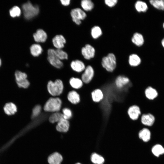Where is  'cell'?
Returning <instances> with one entry per match:
<instances>
[{"label":"cell","mask_w":164,"mask_h":164,"mask_svg":"<svg viewBox=\"0 0 164 164\" xmlns=\"http://www.w3.org/2000/svg\"><path fill=\"white\" fill-rule=\"evenodd\" d=\"M102 67L107 71L111 73L116 69L117 66L116 57L113 53H110L103 57L101 61Z\"/></svg>","instance_id":"obj_1"},{"label":"cell","mask_w":164,"mask_h":164,"mask_svg":"<svg viewBox=\"0 0 164 164\" xmlns=\"http://www.w3.org/2000/svg\"><path fill=\"white\" fill-rule=\"evenodd\" d=\"M22 8L25 18L27 20L30 19L38 15L39 8L37 5H34L29 2L23 4Z\"/></svg>","instance_id":"obj_2"},{"label":"cell","mask_w":164,"mask_h":164,"mask_svg":"<svg viewBox=\"0 0 164 164\" xmlns=\"http://www.w3.org/2000/svg\"><path fill=\"white\" fill-rule=\"evenodd\" d=\"M47 89L49 94L53 96L60 95L63 90V84L62 81L59 79L54 82L49 81L47 84Z\"/></svg>","instance_id":"obj_3"},{"label":"cell","mask_w":164,"mask_h":164,"mask_svg":"<svg viewBox=\"0 0 164 164\" xmlns=\"http://www.w3.org/2000/svg\"><path fill=\"white\" fill-rule=\"evenodd\" d=\"M62 102L57 97L50 98L46 102L43 107L45 111L53 113L59 112L61 108Z\"/></svg>","instance_id":"obj_4"},{"label":"cell","mask_w":164,"mask_h":164,"mask_svg":"<svg viewBox=\"0 0 164 164\" xmlns=\"http://www.w3.org/2000/svg\"><path fill=\"white\" fill-rule=\"evenodd\" d=\"M47 54V60L52 65L58 69H60L63 67V63L57 56L55 50L48 49Z\"/></svg>","instance_id":"obj_5"},{"label":"cell","mask_w":164,"mask_h":164,"mask_svg":"<svg viewBox=\"0 0 164 164\" xmlns=\"http://www.w3.org/2000/svg\"><path fill=\"white\" fill-rule=\"evenodd\" d=\"M72 20L76 24L79 25L81 22V20L84 19L87 16L85 12L79 8L72 9L70 12Z\"/></svg>","instance_id":"obj_6"},{"label":"cell","mask_w":164,"mask_h":164,"mask_svg":"<svg viewBox=\"0 0 164 164\" xmlns=\"http://www.w3.org/2000/svg\"><path fill=\"white\" fill-rule=\"evenodd\" d=\"M94 75V71L93 67L90 65L86 67L81 75V80L84 84H88L93 80Z\"/></svg>","instance_id":"obj_7"},{"label":"cell","mask_w":164,"mask_h":164,"mask_svg":"<svg viewBox=\"0 0 164 164\" xmlns=\"http://www.w3.org/2000/svg\"><path fill=\"white\" fill-rule=\"evenodd\" d=\"M127 114L129 118L134 121L138 120L142 115L139 107L136 105L130 106L128 110Z\"/></svg>","instance_id":"obj_8"},{"label":"cell","mask_w":164,"mask_h":164,"mask_svg":"<svg viewBox=\"0 0 164 164\" xmlns=\"http://www.w3.org/2000/svg\"><path fill=\"white\" fill-rule=\"evenodd\" d=\"M81 53L84 58L87 60H90L95 56V50L94 48L89 44L85 45L81 49Z\"/></svg>","instance_id":"obj_9"},{"label":"cell","mask_w":164,"mask_h":164,"mask_svg":"<svg viewBox=\"0 0 164 164\" xmlns=\"http://www.w3.org/2000/svg\"><path fill=\"white\" fill-rule=\"evenodd\" d=\"M140 121L144 126L150 127L154 124L155 118L154 115L150 113L143 114L141 116Z\"/></svg>","instance_id":"obj_10"},{"label":"cell","mask_w":164,"mask_h":164,"mask_svg":"<svg viewBox=\"0 0 164 164\" xmlns=\"http://www.w3.org/2000/svg\"><path fill=\"white\" fill-rule=\"evenodd\" d=\"M130 82V80L128 77L124 75H119L115 78L114 84L117 88L121 89L128 84Z\"/></svg>","instance_id":"obj_11"},{"label":"cell","mask_w":164,"mask_h":164,"mask_svg":"<svg viewBox=\"0 0 164 164\" xmlns=\"http://www.w3.org/2000/svg\"><path fill=\"white\" fill-rule=\"evenodd\" d=\"M52 42L54 46L57 49H61L64 47L66 40L62 35H57L53 38Z\"/></svg>","instance_id":"obj_12"},{"label":"cell","mask_w":164,"mask_h":164,"mask_svg":"<svg viewBox=\"0 0 164 164\" xmlns=\"http://www.w3.org/2000/svg\"><path fill=\"white\" fill-rule=\"evenodd\" d=\"M35 41L38 43H43L46 40L47 36L46 32L43 29H39L33 34Z\"/></svg>","instance_id":"obj_13"},{"label":"cell","mask_w":164,"mask_h":164,"mask_svg":"<svg viewBox=\"0 0 164 164\" xmlns=\"http://www.w3.org/2000/svg\"><path fill=\"white\" fill-rule=\"evenodd\" d=\"M70 123L68 120L63 118L57 122L56 129L59 132H66L68 131Z\"/></svg>","instance_id":"obj_14"},{"label":"cell","mask_w":164,"mask_h":164,"mask_svg":"<svg viewBox=\"0 0 164 164\" xmlns=\"http://www.w3.org/2000/svg\"><path fill=\"white\" fill-rule=\"evenodd\" d=\"M139 138L144 142H148L151 138V132L149 128L144 127L140 129L138 132Z\"/></svg>","instance_id":"obj_15"},{"label":"cell","mask_w":164,"mask_h":164,"mask_svg":"<svg viewBox=\"0 0 164 164\" xmlns=\"http://www.w3.org/2000/svg\"><path fill=\"white\" fill-rule=\"evenodd\" d=\"M70 66L73 70L78 73H80L84 71L86 67L84 63L78 60L72 61Z\"/></svg>","instance_id":"obj_16"},{"label":"cell","mask_w":164,"mask_h":164,"mask_svg":"<svg viewBox=\"0 0 164 164\" xmlns=\"http://www.w3.org/2000/svg\"><path fill=\"white\" fill-rule=\"evenodd\" d=\"M63 160L62 155L58 152H55L50 155L47 160L50 164H61Z\"/></svg>","instance_id":"obj_17"},{"label":"cell","mask_w":164,"mask_h":164,"mask_svg":"<svg viewBox=\"0 0 164 164\" xmlns=\"http://www.w3.org/2000/svg\"><path fill=\"white\" fill-rule=\"evenodd\" d=\"M92 101L95 103H98L101 101L104 98V95L102 91L99 88L93 90L91 93Z\"/></svg>","instance_id":"obj_18"},{"label":"cell","mask_w":164,"mask_h":164,"mask_svg":"<svg viewBox=\"0 0 164 164\" xmlns=\"http://www.w3.org/2000/svg\"><path fill=\"white\" fill-rule=\"evenodd\" d=\"M141 59L140 57L136 54H132L129 56L128 62L129 65L133 67L139 66L141 63Z\"/></svg>","instance_id":"obj_19"},{"label":"cell","mask_w":164,"mask_h":164,"mask_svg":"<svg viewBox=\"0 0 164 164\" xmlns=\"http://www.w3.org/2000/svg\"><path fill=\"white\" fill-rule=\"evenodd\" d=\"M146 98L149 100H153L158 96V92L156 90L151 86L146 88L144 91Z\"/></svg>","instance_id":"obj_20"},{"label":"cell","mask_w":164,"mask_h":164,"mask_svg":"<svg viewBox=\"0 0 164 164\" xmlns=\"http://www.w3.org/2000/svg\"><path fill=\"white\" fill-rule=\"evenodd\" d=\"M68 101L73 104H77L80 101V97L79 94L75 91H70L67 94Z\"/></svg>","instance_id":"obj_21"},{"label":"cell","mask_w":164,"mask_h":164,"mask_svg":"<svg viewBox=\"0 0 164 164\" xmlns=\"http://www.w3.org/2000/svg\"><path fill=\"white\" fill-rule=\"evenodd\" d=\"M3 109L5 113L9 115L15 114L17 111L16 106L12 102L6 103L3 108Z\"/></svg>","instance_id":"obj_22"},{"label":"cell","mask_w":164,"mask_h":164,"mask_svg":"<svg viewBox=\"0 0 164 164\" xmlns=\"http://www.w3.org/2000/svg\"><path fill=\"white\" fill-rule=\"evenodd\" d=\"M132 41L136 46H140L143 44L144 40L142 34L138 32H135L133 35Z\"/></svg>","instance_id":"obj_23"},{"label":"cell","mask_w":164,"mask_h":164,"mask_svg":"<svg viewBox=\"0 0 164 164\" xmlns=\"http://www.w3.org/2000/svg\"><path fill=\"white\" fill-rule=\"evenodd\" d=\"M151 152L154 156L159 157L160 155L164 154V148L161 144H156L152 147Z\"/></svg>","instance_id":"obj_24"},{"label":"cell","mask_w":164,"mask_h":164,"mask_svg":"<svg viewBox=\"0 0 164 164\" xmlns=\"http://www.w3.org/2000/svg\"><path fill=\"white\" fill-rule=\"evenodd\" d=\"M91 160L94 164H103L105 162V159L102 155L95 152L91 154Z\"/></svg>","instance_id":"obj_25"},{"label":"cell","mask_w":164,"mask_h":164,"mask_svg":"<svg viewBox=\"0 0 164 164\" xmlns=\"http://www.w3.org/2000/svg\"><path fill=\"white\" fill-rule=\"evenodd\" d=\"M69 83L73 88L75 89H79L82 88L84 84L81 79L74 77L70 79Z\"/></svg>","instance_id":"obj_26"},{"label":"cell","mask_w":164,"mask_h":164,"mask_svg":"<svg viewBox=\"0 0 164 164\" xmlns=\"http://www.w3.org/2000/svg\"><path fill=\"white\" fill-rule=\"evenodd\" d=\"M30 51L31 54L34 56H37L41 54L43 49L41 46L38 44H34L30 47Z\"/></svg>","instance_id":"obj_27"},{"label":"cell","mask_w":164,"mask_h":164,"mask_svg":"<svg viewBox=\"0 0 164 164\" xmlns=\"http://www.w3.org/2000/svg\"><path fill=\"white\" fill-rule=\"evenodd\" d=\"M135 8L138 12H145L148 9V7L146 3L141 1H136L135 5Z\"/></svg>","instance_id":"obj_28"},{"label":"cell","mask_w":164,"mask_h":164,"mask_svg":"<svg viewBox=\"0 0 164 164\" xmlns=\"http://www.w3.org/2000/svg\"><path fill=\"white\" fill-rule=\"evenodd\" d=\"M81 5L82 8L87 11L91 10L94 6V3L90 0H83L81 1Z\"/></svg>","instance_id":"obj_29"},{"label":"cell","mask_w":164,"mask_h":164,"mask_svg":"<svg viewBox=\"0 0 164 164\" xmlns=\"http://www.w3.org/2000/svg\"><path fill=\"white\" fill-rule=\"evenodd\" d=\"M63 118L62 113L59 112L53 113L50 116L49 120L52 123L58 122Z\"/></svg>","instance_id":"obj_30"},{"label":"cell","mask_w":164,"mask_h":164,"mask_svg":"<svg viewBox=\"0 0 164 164\" xmlns=\"http://www.w3.org/2000/svg\"><path fill=\"white\" fill-rule=\"evenodd\" d=\"M102 31L101 28L98 26H95L93 27L91 30V34L94 39H97L101 36Z\"/></svg>","instance_id":"obj_31"},{"label":"cell","mask_w":164,"mask_h":164,"mask_svg":"<svg viewBox=\"0 0 164 164\" xmlns=\"http://www.w3.org/2000/svg\"><path fill=\"white\" fill-rule=\"evenodd\" d=\"M149 2L155 8L160 10H164V0H150Z\"/></svg>","instance_id":"obj_32"},{"label":"cell","mask_w":164,"mask_h":164,"mask_svg":"<svg viewBox=\"0 0 164 164\" xmlns=\"http://www.w3.org/2000/svg\"><path fill=\"white\" fill-rule=\"evenodd\" d=\"M9 14L12 17H18L21 15V10L19 7L16 6H14L10 10Z\"/></svg>","instance_id":"obj_33"},{"label":"cell","mask_w":164,"mask_h":164,"mask_svg":"<svg viewBox=\"0 0 164 164\" xmlns=\"http://www.w3.org/2000/svg\"><path fill=\"white\" fill-rule=\"evenodd\" d=\"M16 81H19L27 79V75L25 73L17 70L15 73Z\"/></svg>","instance_id":"obj_34"},{"label":"cell","mask_w":164,"mask_h":164,"mask_svg":"<svg viewBox=\"0 0 164 164\" xmlns=\"http://www.w3.org/2000/svg\"><path fill=\"white\" fill-rule=\"evenodd\" d=\"M56 53L60 60L68 59V55L65 52L61 49H56L55 50Z\"/></svg>","instance_id":"obj_35"},{"label":"cell","mask_w":164,"mask_h":164,"mask_svg":"<svg viewBox=\"0 0 164 164\" xmlns=\"http://www.w3.org/2000/svg\"><path fill=\"white\" fill-rule=\"evenodd\" d=\"M41 111V107L39 105L35 106L32 110L31 116L32 119H34L38 117L40 114Z\"/></svg>","instance_id":"obj_36"},{"label":"cell","mask_w":164,"mask_h":164,"mask_svg":"<svg viewBox=\"0 0 164 164\" xmlns=\"http://www.w3.org/2000/svg\"><path fill=\"white\" fill-rule=\"evenodd\" d=\"M63 118L68 120L70 119L72 116V112L70 109L67 108H64L62 110Z\"/></svg>","instance_id":"obj_37"},{"label":"cell","mask_w":164,"mask_h":164,"mask_svg":"<svg viewBox=\"0 0 164 164\" xmlns=\"http://www.w3.org/2000/svg\"><path fill=\"white\" fill-rule=\"evenodd\" d=\"M16 82L19 87L24 88H27L30 85V83L27 79L19 81H17Z\"/></svg>","instance_id":"obj_38"},{"label":"cell","mask_w":164,"mask_h":164,"mask_svg":"<svg viewBox=\"0 0 164 164\" xmlns=\"http://www.w3.org/2000/svg\"><path fill=\"white\" fill-rule=\"evenodd\" d=\"M118 1L117 0H105L104 3L108 7H112L117 4Z\"/></svg>","instance_id":"obj_39"},{"label":"cell","mask_w":164,"mask_h":164,"mask_svg":"<svg viewBox=\"0 0 164 164\" xmlns=\"http://www.w3.org/2000/svg\"><path fill=\"white\" fill-rule=\"evenodd\" d=\"M61 4L65 6L69 5L70 3V0H60Z\"/></svg>","instance_id":"obj_40"},{"label":"cell","mask_w":164,"mask_h":164,"mask_svg":"<svg viewBox=\"0 0 164 164\" xmlns=\"http://www.w3.org/2000/svg\"><path fill=\"white\" fill-rule=\"evenodd\" d=\"M161 43L163 47L164 48V38L162 39Z\"/></svg>","instance_id":"obj_41"},{"label":"cell","mask_w":164,"mask_h":164,"mask_svg":"<svg viewBox=\"0 0 164 164\" xmlns=\"http://www.w3.org/2000/svg\"><path fill=\"white\" fill-rule=\"evenodd\" d=\"M1 59L0 58V66L1 65Z\"/></svg>","instance_id":"obj_42"},{"label":"cell","mask_w":164,"mask_h":164,"mask_svg":"<svg viewBox=\"0 0 164 164\" xmlns=\"http://www.w3.org/2000/svg\"><path fill=\"white\" fill-rule=\"evenodd\" d=\"M75 164H81V163H76Z\"/></svg>","instance_id":"obj_43"},{"label":"cell","mask_w":164,"mask_h":164,"mask_svg":"<svg viewBox=\"0 0 164 164\" xmlns=\"http://www.w3.org/2000/svg\"><path fill=\"white\" fill-rule=\"evenodd\" d=\"M163 28L164 29V23L163 24Z\"/></svg>","instance_id":"obj_44"}]
</instances>
